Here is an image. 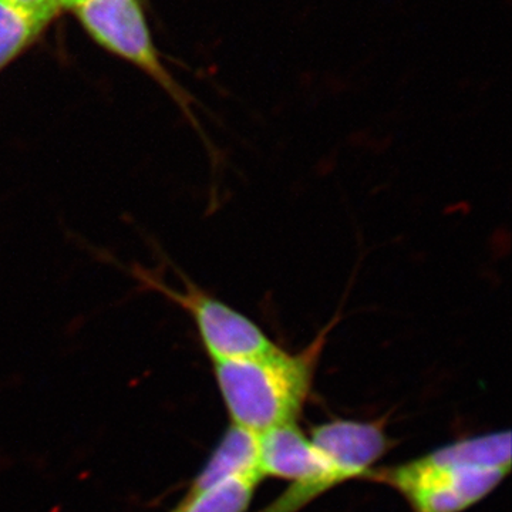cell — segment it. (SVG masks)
<instances>
[{
	"label": "cell",
	"instance_id": "obj_4",
	"mask_svg": "<svg viewBox=\"0 0 512 512\" xmlns=\"http://www.w3.org/2000/svg\"><path fill=\"white\" fill-rule=\"evenodd\" d=\"M262 477L286 478L293 485L264 512H295L333 485L350 480L330 463L295 424L259 434Z\"/></svg>",
	"mask_w": 512,
	"mask_h": 512
},
{
	"label": "cell",
	"instance_id": "obj_7",
	"mask_svg": "<svg viewBox=\"0 0 512 512\" xmlns=\"http://www.w3.org/2000/svg\"><path fill=\"white\" fill-rule=\"evenodd\" d=\"M237 476L262 477L259 470V434L232 424L210 460L195 478L190 493H197L222 480Z\"/></svg>",
	"mask_w": 512,
	"mask_h": 512
},
{
	"label": "cell",
	"instance_id": "obj_11",
	"mask_svg": "<svg viewBox=\"0 0 512 512\" xmlns=\"http://www.w3.org/2000/svg\"><path fill=\"white\" fill-rule=\"evenodd\" d=\"M3 5L15 10L20 16L42 26H46L64 9L63 0H0Z\"/></svg>",
	"mask_w": 512,
	"mask_h": 512
},
{
	"label": "cell",
	"instance_id": "obj_12",
	"mask_svg": "<svg viewBox=\"0 0 512 512\" xmlns=\"http://www.w3.org/2000/svg\"><path fill=\"white\" fill-rule=\"evenodd\" d=\"M80 0H63L64 9H73Z\"/></svg>",
	"mask_w": 512,
	"mask_h": 512
},
{
	"label": "cell",
	"instance_id": "obj_5",
	"mask_svg": "<svg viewBox=\"0 0 512 512\" xmlns=\"http://www.w3.org/2000/svg\"><path fill=\"white\" fill-rule=\"evenodd\" d=\"M507 474L501 468L439 466L420 458L382 478L406 495L416 512H461L483 500Z\"/></svg>",
	"mask_w": 512,
	"mask_h": 512
},
{
	"label": "cell",
	"instance_id": "obj_6",
	"mask_svg": "<svg viewBox=\"0 0 512 512\" xmlns=\"http://www.w3.org/2000/svg\"><path fill=\"white\" fill-rule=\"evenodd\" d=\"M311 441L349 478L366 476L389 446L380 424L345 420L316 427Z\"/></svg>",
	"mask_w": 512,
	"mask_h": 512
},
{
	"label": "cell",
	"instance_id": "obj_1",
	"mask_svg": "<svg viewBox=\"0 0 512 512\" xmlns=\"http://www.w3.org/2000/svg\"><path fill=\"white\" fill-rule=\"evenodd\" d=\"M332 318L298 353L279 348L248 359L214 363L215 379L234 426L255 434L295 424L301 414L329 333Z\"/></svg>",
	"mask_w": 512,
	"mask_h": 512
},
{
	"label": "cell",
	"instance_id": "obj_13",
	"mask_svg": "<svg viewBox=\"0 0 512 512\" xmlns=\"http://www.w3.org/2000/svg\"><path fill=\"white\" fill-rule=\"evenodd\" d=\"M173 512H175V510Z\"/></svg>",
	"mask_w": 512,
	"mask_h": 512
},
{
	"label": "cell",
	"instance_id": "obj_8",
	"mask_svg": "<svg viewBox=\"0 0 512 512\" xmlns=\"http://www.w3.org/2000/svg\"><path fill=\"white\" fill-rule=\"evenodd\" d=\"M424 458L439 466H476L510 471L511 433L504 431L460 441Z\"/></svg>",
	"mask_w": 512,
	"mask_h": 512
},
{
	"label": "cell",
	"instance_id": "obj_3",
	"mask_svg": "<svg viewBox=\"0 0 512 512\" xmlns=\"http://www.w3.org/2000/svg\"><path fill=\"white\" fill-rule=\"evenodd\" d=\"M97 43L110 53L134 64L163 87L185 119L200 131L191 110V99L161 63L138 0H80L72 9Z\"/></svg>",
	"mask_w": 512,
	"mask_h": 512
},
{
	"label": "cell",
	"instance_id": "obj_9",
	"mask_svg": "<svg viewBox=\"0 0 512 512\" xmlns=\"http://www.w3.org/2000/svg\"><path fill=\"white\" fill-rule=\"evenodd\" d=\"M261 478L231 477L197 493H188L175 512H245Z\"/></svg>",
	"mask_w": 512,
	"mask_h": 512
},
{
	"label": "cell",
	"instance_id": "obj_10",
	"mask_svg": "<svg viewBox=\"0 0 512 512\" xmlns=\"http://www.w3.org/2000/svg\"><path fill=\"white\" fill-rule=\"evenodd\" d=\"M43 30L0 2V72L32 46Z\"/></svg>",
	"mask_w": 512,
	"mask_h": 512
},
{
	"label": "cell",
	"instance_id": "obj_2",
	"mask_svg": "<svg viewBox=\"0 0 512 512\" xmlns=\"http://www.w3.org/2000/svg\"><path fill=\"white\" fill-rule=\"evenodd\" d=\"M130 274L141 285L160 293L190 316L212 362L248 359L278 348L258 323L211 295L181 272L177 274L183 288L165 284L153 272L138 265L131 269Z\"/></svg>",
	"mask_w": 512,
	"mask_h": 512
}]
</instances>
